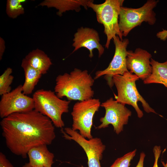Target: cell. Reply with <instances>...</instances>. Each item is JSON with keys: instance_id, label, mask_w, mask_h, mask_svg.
I'll use <instances>...</instances> for the list:
<instances>
[{"instance_id": "cell-1", "label": "cell", "mask_w": 167, "mask_h": 167, "mask_svg": "<svg viewBox=\"0 0 167 167\" xmlns=\"http://www.w3.org/2000/svg\"><path fill=\"white\" fill-rule=\"evenodd\" d=\"M0 124L6 147L23 158L31 148L50 145L56 137L51 120L34 109L12 114L2 118Z\"/></svg>"}, {"instance_id": "cell-2", "label": "cell", "mask_w": 167, "mask_h": 167, "mask_svg": "<svg viewBox=\"0 0 167 167\" xmlns=\"http://www.w3.org/2000/svg\"><path fill=\"white\" fill-rule=\"evenodd\" d=\"M94 82L87 70L75 68L69 74L65 73L57 77L54 92L61 99L66 97L70 101H83L93 96L92 87Z\"/></svg>"}, {"instance_id": "cell-3", "label": "cell", "mask_w": 167, "mask_h": 167, "mask_svg": "<svg viewBox=\"0 0 167 167\" xmlns=\"http://www.w3.org/2000/svg\"><path fill=\"white\" fill-rule=\"evenodd\" d=\"M139 79L136 75L128 71L122 75H114L113 77L112 81L117 90V95L114 94L116 101L125 105L128 104L132 106L136 111L138 117L141 118L143 114L138 105L139 101L141 102L144 110L147 113H157L139 92L135 82Z\"/></svg>"}, {"instance_id": "cell-4", "label": "cell", "mask_w": 167, "mask_h": 167, "mask_svg": "<svg viewBox=\"0 0 167 167\" xmlns=\"http://www.w3.org/2000/svg\"><path fill=\"white\" fill-rule=\"evenodd\" d=\"M34 109L49 118L56 127L62 128L65 126L62 114L69 112L71 101L59 98L54 92L41 89L33 94Z\"/></svg>"}, {"instance_id": "cell-5", "label": "cell", "mask_w": 167, "mask_h": 167, "mask_svg": "<svg viewBox=\"0 0 167 167\" xmlns=\"http://www.w3.org/2000/svg\"><path fill=\"white\" fill-rule=\"evenodd\" d=\"M124 0H106L103 3L96 4L89 0L87 4L96 13L97 21L104 26V32L107 36L105 46L108 49L111 40L115 36L123 40L122 34L119 30L118 20L121 7Z\"/></svg>"}, {"instance_id": "cell-6", "label": "cell", "mask_w": 167, "mask_h": 167, "mask_svg": "<svg viewBox=\"0 0 167 167\" xmlns=\"http://www.w3.org/2000/svg\"><path fill=\"white\" fill-rule=\"evenodd\" d=\"M158 1L148 0L141 7L138 8L121 7L118 25L123 36H126L133 28L140 26L143 22L150 25L156 23V13L153 9Z\"/></svg>"}, {"instance_id": "cell-7", "label": "cell", "mask_w": 167, "mask_h": 167, "mask_svg": "<svg viewBox=\"0 0 167 167\" xmlns=\"http://www.w3.org/2000/svg\"><path fill=\"white\" fill-rule=\"evenodd\" d=\"M101 105L99 100L95 98L76 102L71 113L73 120L71 129L75 131L79 130V133L86 139L93 138L91 134L93 119Z\"/></svg>"}, {"instance_id": "cell-8", "label": "cell", "mask_w": 167, "mask_h": 167, "mask_svg": "<svg viewBox=\"0 0 167 167\" xmlns=\"http://www.w3.org/2000/svg\"><path fill=\"white\" fill-rule=\"evenodd\" d=\"M62 128L61 132L65 139L75 141L83 149L87 157L88 167H101L100 161L106 146L100 138L95 137L88 140L71 128Z\"/></svg>"}, {"instance_id": "cell-9", "label": "cell", "mask_w": 167, "mask_h": 167, "mask_svg": "<svg viewBox=\"0 0 167 167\" xmlns=\"http://www.w3.org/2000/svg\"><path fill=\"white\" fill-rule=\"evenodd\" d=\"M101 106L104 108L105 114L100 119L101 123L96 128L104 129L112 125L113 130L117 134L123 131L124 125L127 124L131 112L125 106V105L118 102L112 97L102 103Z\"/></svg>"}, {"instance_id": "cell-10", "label": "cell", "mask_w": 167, "mask_h": 167, "mask_svg": "<svg viewBox=\"0 0 167 167\" xmlns=\"http://www.w3.org/2000/svg\"><path fill=\"white\" fill-rule=\"evenodd\" d=\"M113 39L115 46L113 57L108 66L104 70L97 71L94 78V79H96L104 75L110 88L113 85L112 81L113 76L117 75H122L128 71L126 61L127 55L126 48L129 40L127 38L121 40L118 36H115Z\"/></svg>"}, {"instance_id": "cell-11", "label": "cell", "mask_w": 167, "mask_h": 167, "mask_svg": "<svg viewBox=\"0 0 167 167\" xmlns=\"http://www.w3.org/2000/svg\"><path fill=\"white\" fill-rule=\"evenodd\" d=\"M22 85L2 96L0 101V117L4 118L13 113H24L34 109L32 98L24 94Z\"/></svg>"}, {"instance_id": "cell-12", "label": "cell", "mask_w": 167, "mask_h": 167, "mask_svg": "<svg viewBox=\"0 0 167 167\" xmlns=\"http://www.w3.org/2000/svg\"><path fill=\"white\" fill-rule=\"evenodd\" d=\"M152 55L147 51L140 48L134 52L127 50L126 58V67L131 73L144 80L152 74V67L150 64Z\"/></svg>"}, {"instance_id": "cell-13", "label": "cell", "mask_w": 167, "mask_h": 167, "mask_svg": "<svg viewBox=\"0 0 167 167\" xmlns=\"http://www.w3.org/2000/svg\"><path fill=\"white\" fill-rule=\"evenodd\" d=\"M100 38L98 32L93 28H79L74 35V43L72 46L74 47L73 53L82 47H84L89 51V56L92 58L93 56V50L97 49L99 57L103 54L104 48L100 43Z\"/></svg>"}, {"instance_id": "cell-14", "label": "cell", "mask_w": 167, "mask_h": 167, "mask_svg": "<svg viewBox=\"0 0 167 167\" xmlns=\"http://www.w3.org/2000/svg\"><path fill=\"white\" fill-rule=\"evenodd\" d=\"M29 165L32 166L52 167L54 163V154L48 149L47 145L34 147L28 152Z\"/></svg>"}, {"instance_id": "cell-15", "label": "cell", "mask_w": 167, "mask_h": 167, "mask_svg": "<svg viewBox=\"0 0 167 167\" xmlns=\"http://www.w3.org/2000/svg\"><path fill=\"white\" fill-rule=\"evenodd\" d=\"M89 0H45L39 6H46L48 8L54 7L58 10L57 14L61 16L63 13L70 10L79 12L81 6L88 9L87 4Z\"/></svg>"}, {"instance_id": "cell-16", "label": "cell", "mask_w": 167, "mask_h": 167, "mask_svg": "<svg viewBox=\"0 0 167 167\" xmlns=\"http://www.w3.org/2000/svg\"><path fill=\"white\" fill-rule=\"evenodd\" d=\"M21 66L24 70L25 77L22 92L25 95L30 94L32 93L42 74L32 67L25 58L22 61Z\"/></svg>"}, {"instance_id": "cell-17", "label": "cell", "mask_w": 167, "mask_h": 167, "mask_svg": "<svg viewBox=\"0 0 167 167\" xmlns=\"http://www.w3.org/2000/svg\"><path fill=\"white\" fill-rule=\"evenodd\" d=\"M24 58L42 75L47 73L52 64L50 59L44 52L38 49L32 50Z\"/></svg>"}, {"instance_id": "cell-18", "label": "cell", "mask_w": 167, "mask_h": 167, "mask_svg": "<svg viewBox=\"0 0 167 167\" xmlns=\"http://www.w3.org/2000/svg\"><path fill=\"white\" fill-rule=\"evenodd\" d=\"M150 64L152 67V73L143 80L144 84H161L167 88V61L160 63L151 58Z\"/></svg>"}, {"instance_id": "cell-19", "label": "cell", "mask_w": 167, "mask_h": 167, "mask_svg": "<svg viewBox=\"0 0 167 167\" xmlns=\"http://www.w3.org/2000/svg\"><path fill=\"white\" fill-rule=\"evenodd\" d=\"M25 0H7L6 12L9 17L13 19L24 13V10L22 3Z\"/></svg>"}, {"instance_id": "cell-20", "label": "cell", "mask_w": 167, "mask_h": 167, "mask_svg": "<svg viewBox=\"0 0 167 167\" xmlns=\"http://www.w3.org/2000/svg\"><path fill=\"white\" fill-rule=\"evenodd\" d=\"M12 68H7L0 76V95H2L11 91V85L14 77L11 75Z\"/></svg>"}, {"instance_id": "cell-21", "label": "cell", "mask_w": 167, "mask_h": 167, "mask_svg": "<svg viewBox=\"0 0 167 167\" xmlns=\"http://www.w3.org/2000/svg\"><path fill=\"white\" fill-rule=\"evenodd\" d=\"M136 149L125 154L117 159L110 167H129L130 163L135 156Z\"/></svg>"}, {"instance_id": "cell-22", "label": "cell", "mask_w": 167, "mask_h": 167, "mask_svg": "<svg viewBox=\"0 0 167 167\" xmlns=\"http://www.w3.org/2000/svg\"><path fill=\"white\" fill-rule=\"evenodd\" d=\"M0 167H14L2 152H0Z\"/></svg>"}, {"instance_id": "cell-23", "label": "cell", "mask_w": 167, "mask_h": 167, "mask_svg": "<svg viewBox=\"0 0 167 167\" xmlns=\"http://www.w3.org/2000/svg\"><path fill=\"white\" fill-rule=\"evenodd\" d=\"M161 148L160 146H155L153 150L154 156V162L153 167H158V162L161 152Z\"/></svg>"}, {"instance_id": "cell-24", "label": "cell", "mask_w": 167, "mask_h": 167, "mask_svg": "<svg viewBox=\"0 0 167 167\" xmlns=\"http://www.w3.org/2000/svg\"><path fill=\"white\" fill-rule=\"evenodd\" d=\"M5 49V42L4 39L0 37V60L2 59Z\"/></svg>"}, {"instance_id": "cell-25", "label": "cell", "mask_w": 167, "mask_h": 167, "mask_svg": "<svg viewBox=\"0 0 167 167\" xmlns=\"http://www.w3.org/2000/svg\"><path fill=\"white\" fill-rule=\"evenodd\" d=\"M145 156V154L143 152H142L140 153L139 161L135 167H143Z\"/></svg>"}, {"instance_id": "cell-26", "label": "cell", "mask_w": 167, "mask_h": 167, "mask_svg": "<svg viewBox=\"0 0 167 167\" xmlns=\"http://www.w3.org/2000/svg\"><path fill=\"white\" fill-rule=\"evenodd\" d=\"M22 167H44L41 166H32L30 165L28 163H26Z\"/></svg>"}, {"instance_id": "cell-27", "label": "cell", "mask_w": 167, "mask_h": 167, "mask_svg": "<svg viewBox=\"0 0 167 167\" xmlns=\"http://www.w3.org/2000/svg\"><path fill=\"white\" fill-rule=\"evenodd\" d=\"M161 162L164 167H167V164H165V163L163 161H162Z\"/></svg>"}]
</instances>
